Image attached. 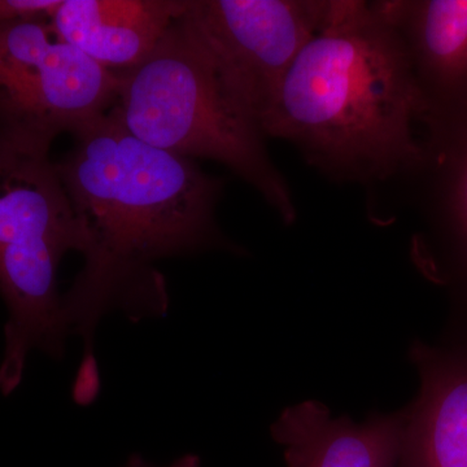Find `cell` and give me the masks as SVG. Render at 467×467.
Instances as JSON below:
<instances>
[{"instance_id":"1","label":"cell","mask_w":467,"mask_h":467,"mask_svg":"<svg viewBox=\"0 0 467 467\" xmlns=\"http://www.w3.org/2000/svg\"><path fill=\"white\" fill-rule=\"evenodd\" d=\"M70 134L72 150L55 164L84 236V266L63 294V309L69 337L84 344L73 400L86 407L100 391V319L110 312L131 322L164 317L167 281L156 263L221 244L220 181L192 159L135 137L113 107Z\"/></svg>"},{"instance_id":"2","label":"cell","mask_w":467,"mask_h":467,"mask_svg":"<svg viewBox=\"0 0 467 467\" xmlns=\"http://www.w3.org/2000/svg\"><path fill=\"white\" fill-rule=\"evenodd\" d=\"M429 101L386 3L334 0L261 125L319 167L386 178L422 155Z\"/></svg>"},{"instance_id":"3","label":"cell","mask_w":467,"mask_h":467,"mask_svg":"<svg viewBox=\"0 0 467 467\" xmlns=\"http://www.w3.org/2000/svg\"><path fill=\"white\" fill-rule=\"evenodd\" d=\"M119 77L113 109L131 134L174 155L226 165L285 223H294L290 190L267 155L264 134L227 94L182 15L140 66Z\"/></svg>"},{"instance_id":"4","label":"cell","mask_w":467,"mask_h":467,"mask_svg":"<svg viewBox=\"0 0 467 467\" xmlns=\"http://www.w3.org/2000/svg\"><path fill=\"white\" fill-rule=\"evenodd\" d=\"M119 77L64 41L50 15L0 21V140L50 150L109 112Z\"/></svg>"},{"instance_id":"5","label":"cell","mask_w":467,"mask_h":467,"mask_svg":"<svg viewBox=\"0 0 467 467\" xmlns=\"http://www.w3.org/2000/svg\"><path fill=\"white\" fill-rule=\"evenodd\" d=\"M330 2L187 0L182 18L227 94L260 129Z\"/></svg>"},{"instance_id":"6","label":"cell","mask_w":467,"mask_h":467,"mask_svg":"<svg viewBox=\"0 0 467 467\" xmlns=\"http://www.w3.org/2000/svg\"><path fill=\"white\" fill-rule=\"evenodd\" d=\"M50 150L0 140V251L84 248L66 189Z\"/></svg>"},{"instance_id":"7","label":"cell","mask_w":467,"mask_h":467,"mask_svg":"<svg viewBox=\"0 0 467 467\" xmlns=\"http://www.w3.org/2000/svg\"><path fill=\"white\" fill-rule=\"evenodd\" d=\"M187 0H60L50 15L64 41L115 73L155 51Z\"/></svg>"},{"instance_id":"8","label":"cell","mask_w":467,"mask_h":467,"mask_svg":"<svg viewBox=\"0 0 467 467\" xmlns=\"http://www.w3.org/2000/svg\"><path fill=\"white\" fill-rule=\"evenodd\" d=\"M407 414L376 417L367 423L331 418L317 401L285 409L272 426L288 467H398Z\"/></svg>"},{"instance_id":"9","label":"cell","mask_w":467,"mask_h":467,"mask_svg":"<svg viewBox=\"0 0 467 467\" xmlns=\"http://www.w3.org/2000/svg\"><path fill=\"white\" fill-rule=\"evenodd\" d=\"M420 395L407 414L398 467H467V349L417 344Z\"/></svg>"},{"instance_id":"10","label":"cell","mask_w":467,"mask_h":467,"mask_svg":"<svg viewBox=\"0 0 467 467\" xmlns=\"http://www.w3.org/2000/svg\"><path fill=\"white\" fill-rule=\"evenodd\" d=\"M420 63L436 84L467 88V0L409 3Z\"/></svg>"},{"instance_id":"11","label":"cell","mask_w":467,"mask_h":467,"mask_svg":"<svg viewBox=\"0 0 467 467\" xmlns=\"http://www.w3.org/2000/svg\"><path fill=\"white\" fill-rule=\"evenodd\" d=\"M60 0H0V21L51 15Z\"/></svg>"},{"instance_id":"12","label":"cell","mask_w":467,"mask_h":467,"mask_svg":"<svg viewBox=\"0 0 467 467\" xmlns=\"http://www.w3.org/2000/svg\"><path fill=\"white\" fill-rule=\"evenodd\" d=\"M454 216H456L461 241L467 254V155L463 160L456 192H454Z\"/></svg>"},{"instance_id":"13","label":"cell","mask_w":467,"mask_h":467,"mask_svg":"<svg viewBox=\"0 0 467 467\" xmlns=\"http://www.w3.org/2000/svg\"><path fill=\"white\" fill-rule=\"evenodd\" d=\"M122 467H199L198 457L186 456L182 457L169 466H156L150 463V461L144 459L140 454H131L126 461L125 465Z\"/></svg>"}]
</instances>
